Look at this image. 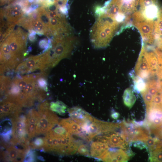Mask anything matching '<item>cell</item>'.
Returning <instances> with one entry per match:
<instances>
[{
	"label": "cell",
	"mask_w": 162,
	"mask_h": 162,
	"mask_svg": "<svg viewBox=\"0 0 162 162\" xmlns=\"http://www.w3.org/2000/svg\"><path fill=\"white\" fill-rule=\"evenodd\" d=\"M27 33L18 27L13 30L0 44V72L13 70L27 54Z\"/></svg>",
	"instance_id": "1"
},
{
	"label": "cell",
	"mask_w": 162,
	"mask_h": 162,
	"mask_svg": "<svg viewBox=\"0 0 162 162\" xmlns=\"http://www.w3.org/2000/svg\"><path fill=\"white\" fill-rule=\"evenodd\" d=\"M92 31L91 41L97 48L108 46L122 25L104 12H101Z\"/></svg>",
	"instance_id": "2"
},
{
	"label": "cell",
	"mask_w": 162,
	"mask_h": 162,
	"mask_svg": "<svg viewBox=\"0 0 162 162\" xmlns=\"http://www.w3.org/2000/svg\"><path fill=\"white\" fill-rule=\"evenodd\" d=\"M50 18L45 9L40 8L23 17L19 23L28 31L39 34H49Z\"/></svg>",
	"instance_id": "3"
},
{
	"label": "cell",
	"mask_w": 162,
	"mask_h": 162,
	"mask_svg": "<svg viewBox=\"0 0 162 162\" xmlns=\"http://www.w3.org/2000/svg\"><path fill=\"white\" fill-rule=\"evenodd\" d=\"M73 47L71 38L67 36L54 38L48 49L50 57V67H54L61 59L68 56Z\"/></svg>",
	"instance_id": "4"
},
{
	"label": "cell",
	"mask_w": 162,
	"mask_h": 162,
	"mask_svg": "<svg viewBox=\"0 0 162 162\" xmlns=\"http://www.w3.org/2000/svg\"><path fill=\"white\" fill-rule=\"evenodd\" d=\"M50 52L47 50L41 55L26 58L17 66L15 71L18 74H29L37 70L44 72L50 67Z\"/></svg>",
	"instance_id": "5"
},
{
	"label": "cell",
	"mask_w": 162,
	"mask_h": 162,
	"mask_svg": "<svg viewBox=\"0 0 162 162\" xmlns=\"http://www.w3.org/2000/svg\"><path fill=\"white\" fill-rule=\"evenodd\" d=\"M50 106L46 101L38 106V111L40 116L36 128V135H45L58 123V118L50 109Z\"/></svg>",
	"instance_id": "6"
},
{
	"label": "cell",
	"mask_w": 162,
	"mask_h": 162,
	"mask_svg": "<svg viewBox=\"0 0 162 162\" xmlns=\"http://www.w3.org/2000/svg\"><path fill=\"white\" fill-rule=\"evenodd\" d=\"M119 126L122 134L128 142L142 141L149 136L148 131L141 127L124 122L120 124Z\"/></svg>",
	"instance_id": "7"
},
{
	"label": "cell",
	"mask_w": 162,
	"mask_h": 162,
	"mask_svg": "<svg viewBox=\"0 0 162 162\" xmlns=\"http://www.w3.org/2000/svg\"><path fill=\"white\" fill-rule=\"evenodd\" d=\"M22 107L15 100L5 98L0 104V118L9 116L11 118L18 116L22 112Z\"/></svg>",
	"instance_id": "8"
},
{
	"label": "cell",
	"mask_w": 162,
	"mask_h": 162,
	"mask_svg": "<svg viewBox=\"0 0 162 162\" xmlns=\"http://www.w3.org/2000/svg\"><path fill=\"white\" fill-rule=\"evenodd\" d=\"M97 139L107 143L112 147L126 149L128 146V142L122 133L120 134L115 131L98 136Z\"/></svg>",
	"instance_id": "9"
},
{
	"label": "cell",
	"mask_w": 162,
	"mask_h": 162,
	"mask_svg": "<svg viewBox=\"0 0 162 162\" xmlns=\"http://www.w3.org/2000/svg\"><path fill=\"white\" fill-rule=\"evenodd\" d=\"M1 12V18L6 20L5 22L15 25L23 18L24 12L20 4H16L7 8L5 11Z\"/></svg>",
	"instance_id": "10"
},
{
	"label": "cell",
	"mask_w": 162,
	"mask_h": 162,
	"mask_svg": "<svg viewBox=\"0 0 162 162\" xmlns=\"http://www.w3.org/2000/svg\"><path fill=\"white\" fill-rule=\"evenodd\" d=\"M58 125L63 127L70 134H74L89 141L88 135L83 128L70 118L62 119Z\"/></svg>",
	"instance_id": "11"
},
{
	"label": "cell",
	"mask_w": 162,
	"mask_h": 162,
	"mask_svg": "<svg viewBox=\"0 0 162 162\" xmlns=\"http://www.w3.org/2000/svg\"><path fill=\"white\" fill-rule=\"evenodd\" d=\"M134 71L138 76L142 79L148 78L150 75L146 56V48L143 44L135 67Z\"/></svg>",
	"instance_id": "12"
},
{
	"label": "cell",
	"mask_w": 162,
	"mask_h": 162,
	"mask_svg": "<svg viewBox=\"0 0 162 162\" xmlns=\"http://www.w3.org/2000/svg\"><path fill=\"white\" fill-rule=\"evenodd\" d=\"M68 112L70 118L82 127L90 124L94 119L88 113L78 107L70 109Z\"/></svg>",
	"instance_id": "13"
},
{
	"label": "cell",
	"mask_w": 162,
	"mask_h": 162,
	"mask_svg": "<svg viewBox=\"0 0 162 162\" xmlns=\"http://www.w3.org/2000/svg\"><path fill=\"white\" fill-rule=\"evenodd\" d=\"M40 115L38 111L32 109L26 115V128L30 139L34 136L37 125Z\"/></svg>",
	"instance_id": "14"
},
{
	"label": "cell",
	"mask_w": 162,
	"mask_h": 162,
	"mask_svg": "<svg viewBox=\"0 0 162 162\" xmlns=\"http://www.w3.org/2000/svg\"><path fill=\"white\" fill-rule=\"evenodd\" d=\"M147 119L150 126L152 128L162 126V108L151 106L147 109Z\"/></svg>",
	"instance_id": "15"
},
{
	"label": "cell",
	"mask_w": 162,
	"mask_h": 162,
	"mask_svg": "<svg viewBox=\"0 0 162 162\" xmlns=\"http://www.w3.org/2000/svg\"><path fill=\"white\" fill-rule=\"evenodd\" d=\"M28 151L19 149L16 147L10 146L6 152L2 154L3 158L7 161L12 162H21L24 161L25 156Z\"/></svg>",
	"instance_id": "16"
},
{
	"label": "cell",
	"mask_w": 162,
	"mask_h": 162,
	"mask_svg": "<svg viewBox=\"0 0 162 162\" xmlns=\"http://www.w3.org/2000/svg\"><path fill=\"white\" fill-rule=\"evenodd\" d=\"M129 157L122 149H113L108 151L102 158L105 162H127Z\"/></svg>",
	"instance_id": "17"
},
{
	"label": "cell",
	"mask_w": 162,
	"mask_h": 162,
	"mask_svg": "<svg viewBox=\"0 0 162 162\" xmlns=\"http://www.w3.org/2000/svg\"><path fill=\"white\" fill-rule=\"evenodd\" d=\"M108 144L105 142L97 140L93 142L91 146L90 154L92 157L101 159L109 150Z\"/></svg>",
	"instance_id": "18"
},
{
	"label": "cell",
	"mask_w": 162,
	"mask_h": 162,
	"mask_svg": "<svg viewBox=\"0 0 162 162\" xmlns=\"http://www.w3.org/2000/svg\"><path fill=\"white\" fill-rule=\"evenodd\" d=\"M146 56L149 65L150 74L153 75L155 74H157L158 71V56L154 51L153 52H148L146 50Z\"/></svg>",
	"instance_id": "19"
},
{
	"label": "cell",
	"mask_w": 162,
	"mask_h": 162,
	"mask_svg": "<svg viewBox=\"0 0 162 162\" xmlns=\"http://www.w3.org/2000/svg\"><path fill=\"white\" fill-rule=\"evenodd\" d=\"M123 98L124 104L130 108L133 105L136 99L133 91L130 88L124 90Z\"/></svg>",
	"instance_id": "20"
},
{
	"label": "cell",
	"mask_w": 162,
	"mask_h": 162,
	"mask_svg": "<svg viewBox=\"0 0 162 162\" xmlns=\"http://www.w3.org/2000/svg\"><path fill=\"white\" fill-rule=\"evenodd\" d=\"M142 141L148 147L151 151L162 147V141L157 137L153 138L149 136Z\"/></svg>",
	"instance_id": "21"
},
{
	"label": "cell",
	"mask_w": 162,
	"mask_h": 162,
	"mask_svg": "<svg viewBox=\"0 0 162 162\" xmlns=\"http://www.w3.org/2000/svg\"><path fill=\"white\" fill-rule=\"evenodd\" d=\"M50 108L52 111L60 115H62L65 113L67 106L62 102L58 101L56 102H51L50 104Z\"/></svg>",
	"instance_id": "22"
},
{
	"label": "cell",
	"mask_w": 162,
	"mask_h": 162,
	"mask_svg": "<svg viewBox=\"0 0 162 162\" xmlns=\"http://www.w3.org/2000/svg\"><path fill=\"white\" fill-rule=\"evenodd\" d=\"M134 89L137 92H144L146 89V83L139 76L134 77Z\"/></svg>",
	"instance_id": "23"
},
{
	"label": "cell",
	"mask_w": 162,
	"mask_h": 162,
	"mask_svg": "<svg viewBox=\"0 0 162 162\" xmlns=\"http://www.w3.org/2000/svg\"><path fill=\"white\" fill-rule=\"evenodd\" d=\"M151 161L154 162H162V147L151 151Z\"/></svg>",
	"instance_id": "24"
},
{
	"label": "cell",
	"mask_w": 162,
	"mask_h": 162,
	"mask_svg": "<svg viewBox=\"0 0 162 162\" xmlns=\"http://www.w3.org/2000/svg\"><path fill=\"white\" fill-rule=\"evenodd\" d=\"M44 143V138L38 137L36 138L33 142L30 143L29 146L32 149H41L43 150Z\"/></svg>",
	"instance_id": "25"
},
{
	"label": "cell",
	"mask_w": 162,
	"mask_h": 162,
	"mask_svg": "<svg viewBox=\"0 0 162 162\" xmlns=\"http://www.w3.org/2000/svg\"><path fill=\"white\" fill-rule=\"evenodd\" d=\"M78 153L82 155H89V151L88 146L85 144L80 145L77 151Z\"/></svg>",
	"instance_id": "26"
},
{
	"label": "cell",
	"mask_w": 162,
	"mask_h": 162,
	"mask_svg": "<svg viewBox=\"0 0 162 162\" xmlns=\"http://www.w3.org/2000/svg\"><path fill=\"white\" fill-rule=\"evenodd\" d=\"M35 159L34 152L30 150L27 153L23 161L33 162L35 161Z\"/></svg>",
	"instance_id": "27"
},
{
	"label": "cell",
	"mask_w": 162,
	"mask_h": 162,
	"mask_svg": "<svg viewBox=\"0 0 162 162\" xmlns=\"http://www.w3.org/2000/svg\"><path fill=\"white\" fill-rule=\"evenodd\" d=\"M119 116V114L117 112H115L112 115V117L114 119H117Z\"/></svg>",
	"instance_id": "28"
},
{
	"label": "cell",
	"mask_w": 162,
	"mask_h": 162,
	"mask_svg": "<svg viewBox=\"0 0 162 162\" xmlns=\"http://www.w3.org/2000/svg\"><path fill=\"white\" fill-rule=\"evenodd\" d=\"M37 158L38 159H39V160H41L43 161H44V158L41 156H39Z\"/></svg>",
	"instance_id": "29"
}]
</instances>
